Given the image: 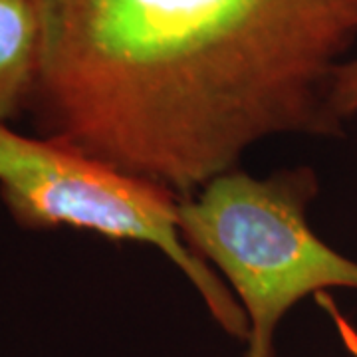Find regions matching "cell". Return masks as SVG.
I'll use <instances>...</instances> for the list:
<instances>
[{"instance_id":"1","label":"cell","mask_w":357,"mask_h":357,"mask_svg":"<svg viewBox=\"0 0 357 357\" xmlns=\"http://www.w3.org/2000/svg\"><path fill=\"white\" fill-rule=\"evenodd\" d=\"M28 117L189 199L274 135H340L330 89L357 0H40Z\"/></svg>"},{"instance_id":"5","label":"cell","mask_w":357,"mask_h":357,"mask_svg":"<svg viewBox=\"0 0 357 357\" xmlns=\"http://www.w3.org/2000/svg\"><path fill=\"white\" fill-rule=\"evenodd\" d=\"M330 107L340 121L357 114V60L342 62L335 68L330 89Z\"/></svg>"},{"instance_id":"3","label":"cell","mask_w":357,"mask_h":357,"mask_svg":"<svg viewBox=\"0 0 357 357\" xmlns=\"http://www.w3.org/2000/svg\"><path fill=\"white\" fill-rule=\"evenodd\" d=\"M0 199L26 230L76 229L107 241L149 244L175 264L230 337H248L236 296L178 229V197L62 141L0 123Z\"/></svg>"},{"instance_id":"2","label":"cell","mask_w":357,"mask_h":357,"mask_svg":"<svg viewBox=\"0 0 357 357\" xmlns=\"http://www.w3.org/2000/svg\"><path fill=\"white\" fill-rule=\"evenodd\" d=\"M318 191V175L310 167L268 177L236 167L178 199L185 243L225 276L246 314L244 357H276L278 324L310 294L357 290V262L310 227L307 208Z\"/></svg>"},{"instance_id":"4","label":"cell","mask_w":357,"mask_h":357,"mask_svg":"<svg viewBox=\"0 0 357 357\" xmlns=\"http://www.w3.org/2000/svg\"><path fill=\"white\" fill-rule=\"evenodd\" d=\"M42 50L40 0H0V123L28 115Z\"/></svg>"}]
</instances>
